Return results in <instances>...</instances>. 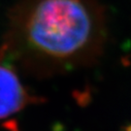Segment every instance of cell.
Returning <instances> with one entry per match:
<instances>
[{"mask_svg": "<svg viewBox=\"0 0 131 131\" xmlns=\"http://www.w3.org/2000/svg\"><path fill=\"white\" fill-rule=\"evenodd\" d=\"M104 38L96 0H17L0 62L35 76L61 74L91 64Z\"/></svg>", "mask_w": 131, "mask_h": 131, "instance_id": "6da1fadb", "label": "cell"}, {"mask_svg": "<svg viewBox=\"0 0 131 131\" xmlns=\"http://www.w3.org/2000/svg\"><path fill=\"white\" fill-rule=\"evenodd\" d=\"M32 100L16 70L0 62V122L20 113Z\"/></svg>", "mask_w": 131, "mask_h": 131, "instance_id": "7a4b0ae2", "label": "cell"}, {"mask_svg": "<svg viewBox=\"0 0 131 131\" xmlns=\"http://www.w3.org/2000/svg\"><path fill=\"white\" fill-rule=\"evenodd\" d=\"M127 131H131V126L128 127V130H127Z\"/></svg>", "mask_w": 131, "mask_h": 131, "instance_id": "3957f363", "label": "cell"}]
</instances>
